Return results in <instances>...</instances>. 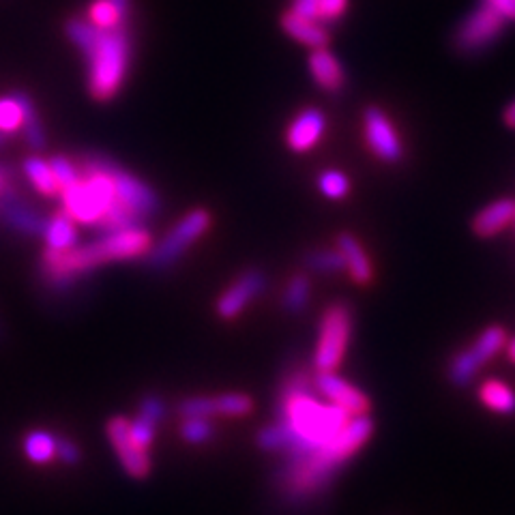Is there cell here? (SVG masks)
I'll list each match as a JSON object with an SVG mask.
<instances>
[{
	"label": "cell",
	"instance_id": "cell-1",
	"mask_svg": "<svg viewBox=\"0 0 515 515\" xmlns=\"http://www.w3.org/2000/svg\"><path fill=\"white\" fill-rule=\"evenodd\" d=\"M374 434L370 415L350 417L322 402L314 378L303 365L290 367L277 389V417L258 434V447L282 455L275 488L290 505H303L325 494L346 462Z\"/></svg>",
	"mask_w": 515,
	"mask_h": 515
},
{
	"label": "cell",
	"instance_id": "cell-2",
	"mask_svg": "<svg viewBox=\"0 0 515 515\" xmlns=\"http://www.w3.org/2000/svg\"><path fill=\"white\" fill-rule=\"evenodd\" d=\"M153 245L151 232L146 228L106 232L95 243L71 247L65 252L46 249L39 262L41 282L52 292H69L91 277L99 267L119 260H131L149 254Z\"/></svg>",
	"mask_w": 515,
	"mask_h": 515
},
{
	"label": "cell",
	"instance_id": "cell-3",
	"mask_svg": "<svg viewBox=\"0 0 515 515\" xmlns=\"http://www.w3.org/2000/svg\"><path fill=\"white\" fill-rule=\"evenodd\" d=\"M65 33L88 63V91L97 101L112 99L125 82L134 48L127 24L101 28L82 18H71Z\"/></svg>",
	"mask_w": 515,
	"mask_h": 515
},
{
	"label": "cell",
	"instance_id": "cell-4",
	"mask_svg": "<svg viewBox=\"0 0 515 515\" xmlns=\"http://www.w3.org/2000/svg\"><path fill=\"white\" fill-rule=\"evenodd\" d=\"M80 166L86 174H110L116 187V196H119V200L127 206V209L140 215L144 222L159 213L161 202H159V196L155 194V189L140 181L138 176L123 170L108 155L84 153L80 155Z\"/></svg>",
	"mask_w": 515,
	"mask_h": 515
},
{
	"label": "cell",
	"instance_id": "cell-5",
	"mask_svg": "<svg viewBox=\"0 0 515 515\" xmlns=\"http://www.w3.org/2000/svg\"><path fill=\"white\" fill-rule=\"evenodd\" d=\"M352 333V309L346 301L331 303L320 318L318 346L314 352L316 372H335L342 365Z\"/></svg>",
	"mask_w": 515,
	"mask_h": 515
},
{
	"label": "cell",
	"instance_id": "cell-6",
	"mask_svg": "<svg viewBox=\"0 0 515 515\" xmlns=\"http://www.w3.org/2000/svg\"><path fill=\"white\" fill-rule=\"evenodd\" d=\"M209 226H211L209 211L204 209L191 211L166 234L164 239L149 249V254H146V264H149L153 271L172 269L174 264L185 256L187 249L194 245L206 230H209Z\"/></svg>",
	"mask_w": 515,
	"mask_h": 515
},
{
	"label": "cell",
	"instance_id": "cell-7",
	"mask_svg": "<svg viewBox=\"0 0 515 515\" xmlns=\"http://www.w3.org/2000/svg\"><path fill=\"white\" fill-rule=\"evenodd\" d=\"M507 344V333L500 325H492L485 329L475 344L468 350H462L460 355H455L449 365V382L453 387H468L479 374L481 367L494 359L500 348Z\"/></svg>",
	"mask_w": 515,
	"mask_h": 515
},
{
	"label": "cell",
	"instance_id": "cell-8",
	"mask_svg": "<svg viewBox=\"0 0 515 515\" xmlns=\"http://www.w3.org/2000/svg\"><path fill=\"white\" fill-rule=\"evenodd\" d=\"M505 20L488 5H481L462 20L453 35V46L460 54H479L503 35Z\"/></svg>",
	"mask_w": 515,
	"mask_h": 515
},
{
	"label": "cell",
	"instance_id": "cell-9",
	"mask_svg": "<svg viewBox=\"0 0 515 515\" xmlns=\"http://www.w3.org/2000/svg\"><path fill=\"white\" fill-rule=\"evenodd\" d=\"M254 400L247 393H222V395H194L176 404V415L185 417H247L252 415Z\"/></svg>",
	"mask_w": 515,
	"mask_h": 515
},
{
	"label": "cell",
	"instance_id": "cell-10",
	"mask_svg": "<svg viewBox=\"0 0 515 515\" xmlns=\"http://www.w3.org/2000/svg\"><path fill=\"white\" fill-rule=\"evenodd\" d=\"M363 134L370 151L385 164H397L404 155V146L397 129L393 127L389 116L376 106L365 108L363 112Z\"/></svg>",
	"mask_w": 515,
	"mask_h": 515
},
{
	"label": "cell",
	"instance_id": "cell-11",
	"mask_svg": "<svg viewBox=\"0 0 515 515\" xmlns=\"http://www.w3.org/2000/svg\"><path fill=\"white\" fill-rule=\"evenodd\" d=\"M108 438L110 445L114 447L116 455H119L121 466L125 473L134 479H146L151 473V455L149 449L140 447L134 436L129 432V419L114 417L108 421Z\"/></svg>",
	"mask_w": 515,
	"mask_h": 515
},
{
	"label": "cell",
	"instance_id": "cell-12",
	"mask_svg": "<svg viewBox=\"0 0 515 515\" xmlns=\"http://www.w3.org/2000/svg\"><path fill=\"white\" fill-rule=\"evenodd\" d=\"M267 290V275L260 269H249L241 273L234 282L224 290L222 297L215 303V312L222 320L239 318L247 305L256 301Z\"/></svg>",
	"mask_w": 515,
	"mask_h": 515
},
{
	"label": "cell",
	"instance_id": "cell-13",
	"mask_svg": "<svg viewBox=\"0 0 515 515\" xmlns=\"http://www.w3.org/2000/svg\"><path fill=\"white\" fill-rule=\"evenodd\" d=\"M48 217L31 209L20 196V187H5L0 191V224L11 230L28 234V237H43L48 228Z\"/></svg>",
	"mask_w": 515,
	"mask_h": 515
},
{
	"label": "cell",
	"instance_id": "cell-14",
	"mask_svg": "<svg viewBox=\"0 0 515 515\" xmlns=\"http://www.w3.org/2000/svg\"><path fill=\"white\" fill-rule=\"evenodd\" d=\"M314 387L322 400H327L329 404L346 410L350 417H361L370 415V397H367L361 389L355 385H350L348 380L342 376H337L335 372H322L314 378Z\"/></svg>",
	"mask_w": 515,
	"mask_h": 515
},
{
	"label": "cell",
	"instance_id": "cell-15",
	"mask_svg": "<svg viewBox=\"0 0 515 515\" xmlns=\"http://www.w3.org/2000/svg\"><path fill=\"white\" fill-rule=\"evenodd\" d=\"M327 129L325 114L316 108H307L294 116V121L288 127L286 142L288 149L294 153H307L312 151L314 146L320 142L322 134Z\"/></svg>",
	"mask_w": 515,
	"mask_h": 515
},
{
	"label": "cell",
	"instance_id": "cell-16",
	"mask_svg": "<svg viewBox=\"0 0 515 515\" xmlns=\"http://www.w3.org/2000/svg\"><path fill=\"white\" fill-rule=\"evenodd\" d=\"M63 204H65V213L78 224H86V226H99L101 217H103V209L99 206V202L93 198L91 191L86 189L84 179H80L78 183H73L71 187L63 189Z\"/></svg>",
	"mask_w": 515,
	"mask_h": 515
},
{
	"label": "cell",
	"instance_id": "cell-17",
	"mask_svg": "<svg viewBox=\"0 0 515 515\" xmlns=\"http://www.w3.org/2000/svg\"><path fill=\"white\" fill-rule=\"evenodd\" d=\"M309 73H312L314 82L322 91L327 93H340L346 84L344 67L327 48H316L309 56Z\"/></svg>",
	"mask_w": 515,
	"mask_h": 515
},
{
	"label": "cell",
	"instance_id": "cell-18",
	"mask_svg": "<svg viewBox=\"0 0 515 515\" xmlns=\"http://www.w3.org/2000/svg\"><path fill=\"white\" fill-rule=\"evenodd\" d=\"M515 217V200L503 198L481 209L473 219V232L479 239H492L503 232Z\"/></svg>",
	"mask_w": 515,
	"mask_h": 515
},
{
	"label": "cell",
	"instance_id": "cell-19",
	"mask_svg": "<svg viewBox=\"0 0 515 515\" xmlns=\"http://www.w3.org/2000/svg\"><path fill=\"white\" fill-rule=\"evenodd\" d=\"M337 249H340L344 260H346V269L352 277V282L359 286H367L374 279V267L370 262V256L365 254L363 245L352 237V234L344 232L337 237Z\"/></svg>",
	"mask_w": 515,
	"mask_h": 515
},
{
	"label": "cell",
	"instance_id": "cell-20",
	"mask_svg": "<svg viewBox=\"0 0 515 515\" xmlns=\"http://www.w3.org/2000/svg\"><path fill=\"white\" fill-rule=\"evenodd\" d=\"M282 28L288 37H292L294 41H299V43H303V46L312 48V50L327 48V43H329V31L325 26H322L318 20L303 18L294 11L284 13Z\"/></svg>",
	"mask_w": 515,
	"mask_h": 515
},
{
	"label": "cell",
	"instance_id": "cell-21",
	"mask_svg": "<svg viewBox=\"0 0 515 515\" xmlns=\"http://www.w3.org/2000/svg\"><path fill=\"white\" fill-rule=\"evenodd\" d=\"M13 99L18 101L20 106V112H22V131H24V138H26V144L31 146V149L35 153H41L46 151L48 146V138H46V129H43L41 125V119H39V112L35 108V101L28 97L26 93H13Z\"/></svg>",
	"mask_w": 515,
	"mask_h": 515
},
{
	"label": "cell",
	"instance_id": "cell-22",
	"mask_svg": "<svg viewBox=\"0 0 515 515\" xmlns=\"http://www.w3.org/2000/svg\"><path fill=\"white\" fill-rule=\"evenodd\" d=\"M43 239L48 243L46 249H52V252H65V249L76 247L78 234H76V228H73V219L67 213L54 215L48 222Z\"/></svg>",
	"mask_w": 515,
	"mask_h": 515
},
{
	"label": "cell",
	"instance_id": "cell-23",
	"mask_svg": "<svg viewBox=\"0 0 515 515\" xmlns=\"http://www.w3.org/2000/svg\"><path fill=\"white\" fill-rule=\"evenodd\" d=\"M309 297H312V279H309V275H292L282 294V309L286 314H301L309 303Z\"/></svg>",
	"mask_w": 515,
	"mask_h": 515
},
{
	"label": "cell",
	"instance_id": "cell-24",
	"mask_svg": "<svg viewBox=\"0 0 515 515\" xmlns=\"http://www.w3.org/2000/svg\"><path fill=\"white\" fill-rule=\"evenodd\" d=\"M58 438L46 430H33L24 438V453L33 464H48L56 458Z\"/></svg>",
	"mask_w": 515,
	"mask_h": 515
},
{
	"label": "cell",
	"instance_id": "cell-25",
	"mask_svg": "<svg viewBox=\"0 0 515 515\" xmlns=\"http://www.w3.org/2000/svg\"><path fill=\"white\" fill-rule=\"evenodd\" d=\"M22 170H24L26 179L33 183V187L39 191V194H43V196H56L58 194V185H56V179H54L48 161H43L41 157L33 155V157L24 159Z\"/></svg>",
	"mask_w": 515,
	"mask_h": 515
},
{
	"label": "cell",
	"instance_id": "cell-26",
	"mask_svg": "<svg viewBox=\"0 0 515 515\" xmlns=\"http://www.w3.org/2000/svg\"><path fill=\"white\" fill-rule=\"evenodd\" d=\"M305 269L316 275H337L346 269V260L340 249H314L303 258Z\"/></svg>",
	"mask_w": 515,
	"mask_h": 515
},
{
	"label": "cell",
	"instance_id": "cell-27",
	"mask_svg": "<svg viewBox=\"0 0 515 515\" xmlns=\"http://www.w3.org/2000/svg\"><path fill=\"white\" fill-rule=\"evenodd\" d=\"M479 395L485 406L492 408L494 412H500V415H513L515 412V393L505 385V382H483Z\"/></svg>",
	"mask_w": 515,
	"mask_h": 515
},
{
	"label": "cell",
	"instance_id": "cell-28",
	"mask_svg": "<svg viewBox=\"0 0 515 515\" xmlns=\"http://www.w3.org/2000/svg\"><path fill=\"white\" fill-rule=\"evenodd\" d=\"M103 232H119V230H134V228H144V219L140 215H136L127 206L116 200L110 209L103 213L99 226Z\"/></svg>",
	"mask_w": 515,
	"mask_h": 515
},
{
	"label": "cell",
	"instance_id": "cell-29",
	"mask_svg": "<svg viewBox=\"0 0 515 515\" xmlns=\"http://www.w3.org/2000/svg\"><path fill=\"white\" fill-rule=\"evenodd\" d=\"M215 436L213 419L204 417H185L181 423V438L187 445H206Z\"/></svg>",
	"mask_w": 515,
	"mask_h": 515
},
{
	"label": "cell",
	"instance_id": "cell-30",
	"mask_svg": "<svg viewBox=\"0 0 515 515\" xmlns=\"http://www.w3.org/2000/svg\"><path fill=\"white\" fill-rule=\"evenodd\" d=\"M318 189L322 196H327L331 200H340V198L348 196L350 181H348V176L340 170H325L318 179Z\"/></svg>",
	"mask_w": 515,
	"mask_h": 515
},
{
	"label": "cell",
	"instance_id": "cell-31",
	"mask_svg": "<svg viewBox=\"0 0 515 515\" xmlns=\"http://www.w3.org/2000/svg\"><path fill=\"white\" fill-rule=\"evenodd\" d=\"M91 22L101 28H114V26L127 24V20H123V16L119 13V9L114 7L112 0H95L91 7Z\"/></svg>",
	"mask_w": 515,
	"mask_h": 515
},
{
	"label": "cell",
	"instance_id": "cell-32",
	"mask_svg": "<svg viewBox=\"0 0 515 515\" xmlns=\"http://www.w3.org/2000/svg\"><path fill=\"white\" fill-rule=\"evenodd\" d=\"M50 170L54 174L56 179V185H58V191H63L67 187H71L73 183L80 181V174L76 170V166L71 164V161L63 155H54L52 161H50Z\"/></svg>",
	"mask_w": 515,
	"mask_h": 515
},
{
	"label": "cell",
	"instance_id": "cell-33",
	"mask_svg": "<svg viewBox=\"0 0 515 515\" xmlns=\"http://www.w3.org/2000/svg\"><path fill=\"white\" fill-rule=\"evenodd\" d=\"M22 125V112L18 101L9 97V99H0V131L5 134H13L18 127Z\"/></svg>",
	"mask_w": 515,
	"mask_h": 515
},
{
	"label": "cell",
	"instance_id": "cell-34",
	"mask_svg": "<svg viewBox=\"0 0 515 515\" xmlns=\"http://www.w3.org/2000/svg\"><path fill=\"white\" fill-rule=\"evenodd\" d=\"M348 9V0H316V20L331 24L340 20Z\"/></svg>",
	"mask_w": 515,
	"mask_h": 515
},
{
	"label": "cell",
	"instance_id": "cell-35",
	"mask_svg": "<svg viewBox=\"0 0 515 515\" xmlns=\"http://www.w3.org/2000/svg\"><path fill=\"white\" fill-rule=\"evenodd\" d=\"M140 419H144V421H149V423H153V425H159L161 423V419L166 417V404L161 402V397H157V395H146L144 400L140 402Z\"/></svg>",
	"mask_w": 515,
	"mask_h": 515
},
{
	"label": "cell",
	"instance_id": "cell-36",
	"mask_svg": "<svg viewBox=\"0 0 515 515\" xmlns=\"http://www.w3.org/2000/svg\"><path fill=\"white\" fill-rule=\"evenodd\" d=\"M56 458L61 460L63 464H78L82 453H80V447L73 443V440H67V438H58V445H56Z\"/></svg>",
	"mask_w": 515,
	"mask_h": 515
},
{
	"label": "cell",
	"instance_id": "cell-37",
	"mask_svg": "<svg viewBox=\"0 0 515 515\" xmlns=\"http://www.w3.org/2000/svg\"><path fill=\"white\" fill-rule=\"evenodd\" d=\"M483 5L494 9L505 22H515V0H483Z\"/></svg>",
	"mask_w": 515,
	"mask_h": 515
},
{
	"label": "cell",
	"instance_id": "cell-38",
	"mask_svg": "<svg viewBox=\"0 0 515 515\" xmlns=\"http://www.w3.org/2000/svg\"><path fill=\"white\" fill-rule=\"evenodd\" d=\"M292 11L303 18L316 20V0H292Z\"/></svg>",
	"mask_w": 515,
	"mask_h": 515
},
{
	"label": "cell",
	"instance_id": "cell-39",
	"mask_svg": "<svg viewBox=\"0 0 515 515\" xmlns=\"http://www.w3.org/2000/svg\"><path fill=\"white\" fill-rule=\"evenodd\" d=\"M112 3H114L116 9H119L123 20H129V16H131V0H112Z\"/></svg>",
	"mask_w": 515,
	"mask_h": 515
},
{
	"label": "cell",
	"instance_id": "cell-40",
	"mask_svg": "<svg viewBox=\"0 0 515 515\" xmlns=\"http://www.w3.org/2000/svg\"><path fill=\"white\" fill-rule=\"evenodd\" d=\"M505 123H507V127L515 129V101L505 110Z\"/></svg>",
	"mask_w": 515,
	"mask_h": 515
},
{
	"label": "cell",
	"instance_id": "cell-41",
	"mask_svg": "<svg viewBox=\"0 0 515 515\" xmlns=\"http://www.w3.org/2000/svg\"><path fill=\"white\" fill-rule=\"evenodd\" d=\"M509 359L515 363V340L509 344Z\"/></svg>",
	"mask_w": 515,
	"mask_h": 515
},
{
	"label": "cell",
	"instance_id": "cell-42",
	"mask_svg": "<svg viewBox=\"0 0 515 515\" xmlns=\"http://www.w3.org/2000/svg\"><path fill=\"white\" fill-rule=\"evenodd\" d=\"M5 144V138H3V134H0V146H3Z\"/></svg>",
	"mask_w": 515,
	"mask_h": 515
},
{
	"label": "cell",
	"instance_id": "cell-43",
	"mask_svg": "<svg viewBox=\"0 0 515 515\" xmlns=\"http://www.w3.org/2000/svg\"><path fill=\"white\" fill-rule=\"evenodd\" d=\"M0 340H3V327H0Z\"/></svg>",
	"mask_w": 515,
	"mask_h": 515
},
{
	"label": "cell",
	"instance_id": "cell-44",
	"mask_svg": "<svg viewBox=\"0 0 515 515\" xmlns=\"http://www.w3.org/2000/svg\"><path fill=\"white\" fill-rule=\"evenodd\" d=\"M513 219H515V217H513Z\"/></svg>",
	"mask_w": 515,
	"mask_h": 515
}]
</instances>
